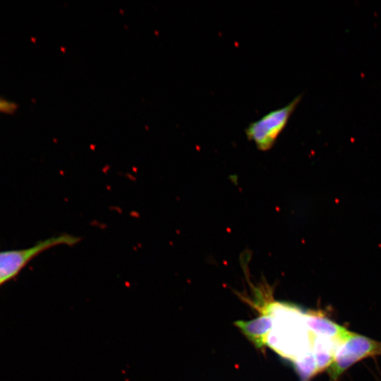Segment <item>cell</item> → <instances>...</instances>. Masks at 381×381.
Here are the masks:
<instances>
[{"instance_id":"7a4b0ae2","label":"cell","mask_w":381,"mask_h":381,"mask_svg":"<svg viewBox=\"0 0 381 381\" xmlns=\"http://www.w3.org/2000/svg\"><path fill=\"white\" fill-rule=\"evenodd\" d=\"M301 99L296 96L286 106L270 111L260 119L250 123L245 129L247 138L261 151L271 149L286 127L289 118Z\"/></svg>"},{"instance_id":"8992f818","label":"cell","mask_w":381,"mask_h":381,"mask_svg":"<svg viewBox=\"0 0 381 381\" xmlns=\"http://www.w3.org/2000/svg\"><path fill=\"white\" fill-rule=\"evenodd\" d=\"M293 362L301 381H309L315 373H318L315 357L313 351H308L298 356Z\"/></svg>"},{"instance_id":"6da1fadb","label":"cell","mask_w":381,"mask_h":381,"mask_svg":"<svg viewBox=\"0 0 381 381\" xmlns=\"http://www.w3.org/2000/svg\"><path fill=\"white\" fill-rule=\"evenodd\" d=\"M80 241V238L78 236L63 234L41 241L27 248L0 251V287L16 277L41 253L59 245L73 246Z\"/></svg>"},{"instance_id":"5b68a950","label":"cell","mask_w":381,"mask_h":381,"mask_svg":"<svg viewBox=\"0 0 381 381\" xmlns=\"http://www.w3.org/2000/svg\"><path fill=\"white\" fill-rule=\"evenodd\" d=\"M235 325L256 347L260 348L266 344L267 337L273 326V317L263 314L252 320L236 321Z\"/></svg>"},{"instance_id":"52a82bcc","label":"cell","mask_w":381,"mask_h":381,"mask_svg":"<svg viewBox=\"0 0 381 381\" xmlns=\"http://www.w3.org/2000/svg\"><path fill=\"white\" fill-rule=\"evenodd\" d=\"M11 108L9 104L0 99V111L8 110Z\"/></svg>"},{"instance_id":"277c9868","label":"cell","mask_w":381,"mask_h":381,"mask_svg":"<svg viewBox=\"0 0 381 381\" xmlns=\"http://www.w3.org/2000/svg\"><path fill=\"white\" fill-rule=\"evenodd\" d=\"M304 322L308 328L317 336L330 338L340 344L352 334V332L332 321L319 312L306 313L304 315Z\"/></svg>"},{"instance_id":"3957f363","label":"cell","mask_w":381,"mask_h":381,"mask_svg":"<svg viewBox=\"0 0 381 381\" xmlns=\"http://www.w3.org/2000/svg\"><path fill=\"white\" fill-rule=\"evenodd\" d=\"M381 354V342L354 332L337 347L333 361L328 368L332 380L356 362Z\"/></svg>"}]
</instances>
